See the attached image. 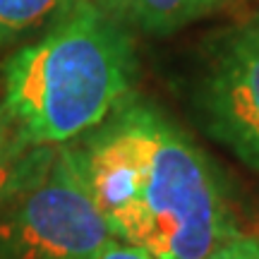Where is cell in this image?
<instances>
[{
	"mask_svg": "<svg viewBox=\"0 0 259 259\" xmlns=\"http://www.w3.org/2000/svg\"><path fill=\"white\" fill-rule=\"evenodd\" d=\"M206 259H259V238L238 233L221 247H216Z\"/></svg>",
	"mask_w": 259,
	"mask_h": 259,
	"instance_id": "8",
	"label": "cell"
},
{
	"mask_svg": "<svg viewBox=\"0 0 259 259\" xmlns=\"http://www.w3.org/2000/svg\"><path fill=\"white\" fill-rule=\"evenodd\" d=\"M99 259H158L154 254H149V252L139 250L135 245H127V242L118 240V238H113L108 245H106V250L101 252V257Z\"/></svg>",
	"mask_w": 259,
	"mask_h": 259,
	"instance_id": "9",
	"label": "cell"
},
{
	"mask_svg": "<svg viewBox=\"0 0 259 259\" xmlns=\"http://www.w3.org/2000/svg\"><path fill=\"white\" fill-rule=\"evenodd\" d=\"M77 149L118 240L158 259H206L240 233L213 163L147 103L120 106Z\"/></svg>",
	"mask_w": 259,
	"mask_h": 259,
	"instance_id": "1",
	"label": "cell"
},
{
	"mask_svg": "<svg viewBox=\"0 0 259 259\" xmlns=\"http://www.w3.org/2000/svg\"><path fill=\"white\" fill-rule=\"evenodd\" d=\"M135 79L118 17L82 0L3 63V106L36 147H63L103 125Z\"/></svg>",
	"mask_w": 259,
	"mask_h": 259,
	"instance_id": "2",
	"label": "cell"
},
{
	"mask_svg": "<svg viewBox=\"0 0 259 259\" xmlns=\"http://www.w3.org/2000/svg\"><path fill=\"white\" fill-rule=\"evenodd\" d=\"M113 238L72 142L58 147L36 183L0 206V259H99Z\"/></svg>",
	"mask_w": 259,
	"mask_h": 259,
	"instance_id": "3",
	"label": "cell"
},
{
	"mask_svg": "<svg viewBox=\"0 0 259 259\" xmlns=\"http://www.w3.org/2000/svg\"><path fill=\"white\" fill-rule=\"evenodd\" d=\"M58 147H36L0 101V206L36 183L56 158Z\"/></svg>",
	"mask_w": 259,
	"mask_h": 259,
	"instance_id": "5",
	"label": "cell"
},
{
	"mask_svg": "<svg viewBox=\"0 0 259 259\" xmlns=\"http://www.w3.org/2000/svg\"><path fill=\"white\" fill-rule=\"evenodd\" d=\"M82 0H0V46L51 27Z\"/></svg>",
	"mask_w": 259,
	"mask_h": 259,
	"instance_id": "7",
	"label": "cell"
},
{
	"mask_svg": "<svg viewBox=\"0 0 259 259\" xmlns=\"http://www.w3.org/2000/svg\"><path fill=\"white\" fill-rule=\"evenodd\" d=\"M257 22H259V19H257Z\"/></svg>",
	"mask_w": 259,
	"mask_h": 259,
	"instance_id": "10",
	"label": "cell"
},
{
	"mask_svg": "<svg viewBox=\"0 0 259 259\" xmlns=\"http://www.w3.org/2000/svg\"><path fill=\"white\" fill-rule=\"evenodd\" d=\"M206 132L259 170V22L226 34L199 87Z\"/></svg>",
	"mask_w": 259,
	"mask_h": 259,
	"instance_id": "4",
	"label": "cell"
},
{
	"mask_svg": "<svg viewBox=\"0 0 259 259\" xmlns=\"http://www.w3.org/2000/svg\"><path fill=\"white\" fill-rule=\"evenodd\" d=\"M120 22L147 31H170L206 15L221 0H96Z\"/></svg>",
	"mask_w": 259,
	"mask_h": 259,
	"instance_id": "6",
	"label": "cell"
}]
</instances>
